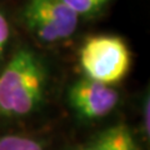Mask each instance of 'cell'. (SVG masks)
I'll return each mask as SVG.
<instances>
[{
  "instance_id": "cell-1",
  "label": "cell",
  "mask_w": 150,
  "mask_h": 150,
  "mask_svg": "<svg viewBox=\"0 0 150 150\" xmlns=\"http://www.w3.org/2000/svg\"><path fill=\"white\" fill-rule=\"evenodd\" d=\"M48 75L43 62L29 48H20L0 73V116L20 118L44 101Z\"/></svg>"
},
{
  "instance_id": "cell-2",
  "label": "cell",
  "mask_w": 150,
  "mask_h": 150,
  "mask_svg": "<svg viewBox=\"0 0 150 150\" xmlns=\"http://www.w3.org/2000/svg\"><path fill=\"white\" fill-rule=\"evenodd\" d=\"M79 62L85 76L112 85L125 78L131 55L125 41L115 35H95L81 45Z\"/></svg>"
},
{
  "instance_id": "cell-3",
  "label": "cell",
  "mask_w": 150,
  "mask_h": 150,
  "mask_svg": "<svg viewBox=\"0 0 150 150\" xmlns=\"http://www.w3.org/2000/svg\"><path fill=\"white\" fill-rule=\"evenodd\" d=\"M21 16L26 29L44 44L69 39L80 20L63 0H28Z\"/></svg>"
},
{
  "instance_id": "cell-4",
  "label": "cell",
  "mask_w": 150,
  "mask_h": 150,
  "mask_svg": "<svg viewBox=\"0 0 150 150\" xmlns=\"http://www.w3.org/2000/svg\"><path fill=\"white\" fill-rule=\"evenodd\" d=\"M119 93L111 85L81 78L68 90V101L73 110L85 120L105 118L116 108Z\"/></svg>"
},
{
  "instance_id": "cell-5",
  "label": "cell",
  "mask_w": 150,
  "mask_h": 150,
  "mask_svg": "<svg viewBox=\"0 0 150 150\" xmlns=\"http://www.w3.org/2000/svg\"><path fill=\"white\" fill-rule=\"evenodd\" d=\"M74 150H142L125 124L111 125Z\"/></svg>"
},
{
  "instance_id": "cell-6",
  "label": "cell",
  "mask_w": 150,
  "mask_h": 150,
  "mask_svg": "<svg viewBox=\"0 0 150 150\" xmlns=\"http://www.w3.org/2000/svg\"><path fill=\"white\" fill-rule=\"evenodd\" d=\"M0 150H45V146L35 138L8 134L0 137Z\"/></svg>"
},
{
  "instance_id": "cell-7",
  "label": "cell",
  "mask_w": 150,
  "mask_h": 150,
  "mask_svg": "<svg viewBox=\"0 0 150 150\" xmlns=\"http://www.w3.org/2000/svg\"><path fill=\"white\" fill-rule=\"evenodd\" d=\"M79 18H90L99 14L112 0H63Z\"/></svg>"
},
{
  "instance_id": "cell-8",
  "label": "cell",
  "mask_w": 150,
  "mask_h": 150,
  "mask_svg": "<svg viewBox=\"0 0 150 150\" xmlns=\"http://www.w3.org/2000/svg\"><path fill=\"white\" fill-rule=\"evenodd\" d=\"M9 40H10V24L8 18L0 11V58L6 49Z\"/></svg>"
},
{
  "instance_id": "cell-9",
  "label": "cell",
  "mask_w": 150,
  "mask_h": 150,
  "mask_svg": "<svg viewBox=\"0 0 150 150\" xmlns=\"http://www.w3.org/2000/svg\"><path fill=\"white\" fill-rule=\"evenodd\" d=\"M149 112H150V101H149V93H146V95L143 99V105H142V131L144 138H146V142L149 140V134H150Z\"/></svg>"
}]
</instances>
